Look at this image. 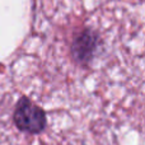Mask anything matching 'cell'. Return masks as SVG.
<instances>
[{
  "mask_svg": "<svg viewBox=\"0 0 145 145\" xmlns=\"http://www.w3.org/2000/svg\"><path fill=\"white\" fill-rule=\"evenodd\" d=\"M18 130L25 134H40L45 130L47 118L40 106L33 103L28 97H20L13 115Z\"/></svg>",
  "mask_w": 145,
  "mask_h": 145,
  "instance_id": "cell-1",
  "label": "cell"
},
{
  "mask_svg": "<svg viewBox=\"0 0 145 145\" xmlns=\"http://www.w3.org/2000/svg\"><path fill=\"white\" fill-rule=\"evenodd\" d=\"M95 47H97V40H95L94 33L83 32L72 42V56L78 63L88 64L94 55Z\"/></svg>",
  "mask_w": 145,
  "mask_h": 145,
  "instance_id": "cell-2",
  "label": "cell"
}]
</instances>
